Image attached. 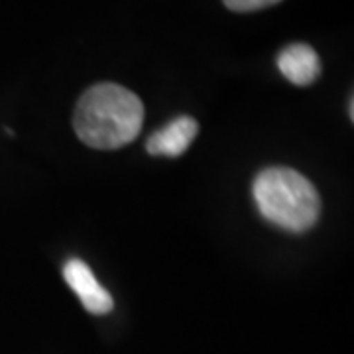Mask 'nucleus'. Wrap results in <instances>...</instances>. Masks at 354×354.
Listing matches in <instances>:
<instances>
[{
    "label": "nucleus",
    "mask_w": 354,
    "mask_h": 354,
    "mask_svg": "<svg viewBox=\"0 0 354 354\" xmlns=\"http://www.w3.org/2000/svg\"><path fill=\"white\" fill-rule=\"evenodd\" d=\"M144 104L122 85L99 83L77 102L73 128L77 138L95 150H118L138 138Z\"/></svg>",
    "instance_id": "f257e3e1"
},
{
    "label": "nucleus",
    "mask_w": 354,
    "mask_h": 354,
    "mask_svg": "<svg viewBox=\"0 0 354 354\" xmlns=\"http://www.w3.org/2000/svg\"><path fill=\"white\" fill-rule=\"evenodd\" d=\"M252 195L260 215L290 232L309 230L321 215V197L315 185L290 167L260 171L254 179Z\"/></svg>",
    "instance_id": "f03ea898"
},
{
    "label": "nucleus",
    "mask_w": 354,
    "mask_h": 354,
    "mask_svg": "<svg viewBox=\"0 0 354 354\" xmlns=\"http://www.w3.org/2000/svg\"><path fill=\"white\" fill-rule=\"evenodd\" d=\"M64 278L67 286L75 291V295L81 299L83 307L93 315H106L114 307L111 293L102 288L99 279L95 278L93 270L83 260L71 258L64 266Z\"/></svg>",
    "instance_id": "7ed1b4c3"
},
{
    "label": "nucleus",
    "mask_w": 354,
    "mask_h": 354,
    "mask_svg": "<svg viewBox=\"0 0 354 354\" xmlns=\"http://www.w3.org/2000/svg\"><path fill=\"white\" fill-rule=\"evenodd\" d=\"M199 132V124L191 116H177L162 130H156L146 142V150L152 156H165V158H177L191 146Z\"/></svg>",
    "instance_id": "20e7f679"
},
{
    "label": "nucleus",
    "mask_w": 354,
    "mask_h": 354,
    "mask_svg": "<svg viewBox=\"0 0 354 354\" xmlns=\"http://www.w3.org/2000/svg\"><path fill=\"white\" fill-rule=\"evenodd\" d=\"M278 69L290 83L307 87L321 75V59L311 46L291 44L278 53Z\"/></svg>",
    "instance_id": "39448f33"
},
{
    "label": "nucleus",
    "mask_w": 354,
    "mask_h": 354,
    "mask_svg": "<svg viewBox=\"0 0 354 354\" xmlns=\"http://www.w3.org/2000/svg\"><path fill=\"white\" fill-rule=\"evenodd\" d=\"M225 6L232 12H256V10H262L268 6H274L281 0H223Z\"/></svg>",
    "instance_id": "423d86ee"
},
{
    "label": "nucleus",
    "mask_w": 354,
    "mask_h": 354,
    "mask_svg": "<svg viewBox=\"0 0 354 354\" xmlns=\"http://www.w3.org/2000/svg\"><path fill=\"white\" fill-rule=\"evenodd\" d=\"M353 102H354V99H353V97H351V99H348V116H351V120H353V118H354Z\"/></svg>",
    "instance_id": "0eeeda50"
}]
</instances>
